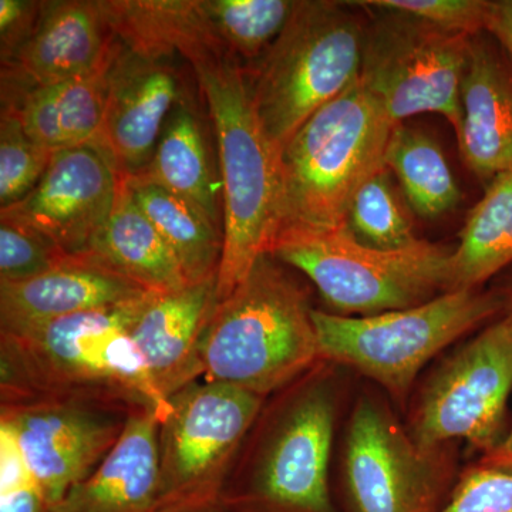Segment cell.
Masks as SVG:
<instances>
[{"mask_svg":"<svg viewBox=\"0 0 512 512\" xmlns=\"http://www.w3.org/2000/svg\"><path fill=\"white\" fill-rule=\"evenodd\" d=\"M104 6L126 45L183 56L207 103L222 177L220 302L271 252L281 228L278 154L259 123L247 64L212 32L195 0H104Z\"/></svg>","mask_w":512,"mask_h":512,"instance_id":"1","label":"cell"},{"mask_svg":"<svg viewBox=\"0 0 512 512\" xmlns=\"http://www.w3.org/2000/svg\"><path fill=\"white\" fill-rule=\"evenodd\" d=\"M148 295L113 308L2 329V404L92 400L146 407L163 423L173 406L154 386L130 336Z\"/></svg>","mask_w":512,"mask_h":512,"instance_id":"2","label":"cell"},{"mask_svg":"<svg viewBox=\"0 0 512 512\" xmlns=\"http://www.w3.org/2000/svg\"><path fill=\"white\" fill-rule=\"evenodd\" d=\"M282 265L272 254L259 256L215 305L201 340L207 382L265 397L320 359L308 291Z\"/></svg>","mask_w":512,"mask_h":512,"instance_id":"3","label":"cell"},{"mask_svg":"<svg viewBox=\"0 0 512 512\" xmlns=\"http://www.w3.org/2000/svg\"><path fill=\"white\" fill-rule=\"evenodd\" d=\"M394 126L382 101L360 79L313 114L279 153V231L346 224L357 192L386 168Z\"/></svg>","mask_w":512,"mask_h":512,"instance_id":"4","label":"cell"},{"mask_svg":"<svg viewBox=\"0 0 512 512\" xmlns=\"http://www.w3.org/2000/svg\"><path fill=\"white\" fill-rule=\"evenodd\" d=\"M365 29L348 2L296 0L274 45L247 66L259 123L278 157L313 114L359 79Z\"/></svg>","mask_w":512,"mask_h":512,"instance_id":"5","label":"cell"},{"mask_svg":"<svg viewBox=\"0 0 512 512\" xmlns=\"http://www.w3.org/2000/svg\"><path fill=\"white\" fill-rule=\"evenodd\" d=\"M269 254L308 276L342 315L367 316L413 308L447 292L453 249L419 239L387 251L363 244L343 224L282 229Z\"/></svg>","mask_w":512,"mask_h":512,"instance_id":"6","label":"cell"},{"mask_svg":"<svg viewBox=\"0 0 512 512\" xmlns=\"http://www.w3.org/2000/svg\"><path fill=\"white\" fill-rule=\"evenodd\" d=\"M500 312L503 293L458 289L413 308L359 318L313 309L312 320L320 359L352 367L402 397L430 359Z\"/></svg>","mask_w":512,"mask_h":512,"instance_id":"7","label":"cell"},{"mask_svg":"<svg viewBox=\"0 0 512 512\" xmlns=\"http://www.w3.org/2000/svg\"><path fill=\"white\" fill-rule=\"evenodd\" d=\"M264 399L207 380L174 394L173 410L160 424L158 488L151 512H218L234 458Z\"/></svg>","mask_w":512,"mask_h":512,"instance_id":"8","label":"cell"},{"mask_svg":"<svg viewBox=\"0 0 512 512\" xmlns=\"http://www.w3.org/2000/svg\"><path fill=\"white\" fill-rule=\"evenodd\" d=\"M352 3L370 10L360 82L382 101L394 123L439 114L458 136L461 86L473 37L444 32L397 10Z\"/></svg>","mask_w":512,"mask_h":512,"instance_id":"9","label":"cell"},{"mask_svg":"<svg viewBox=\"0 0 512 512\" xmlns=\"http://www.w3.org/2000/svg\"><path fill=\"white\" fill-rule=\"evenodd\" d=\"M335 394L309 384L285 407L251 473L228 485L218 512H333L329 461L335 429Z\"/></svg>","mask_w":512,"mask_h":512,"instance_id":"10","label":"cell"},{"mask_svg":"<svg viewBox=\"0 0 512 512\" xmlns=\"http://www.w3.org/2000/svg\"><path fill=\"white\" fill-rule=\"evenodd\" d=\"M512 390V319L504 315L467 342L431 377L412 440L431 454L463 439L483 453L500 443Z\"/></svg>","mask_w":512,"mask_h":512,"instance_id":"11","label":"cell"},{"mask_svg":"<svg viewBox=\"0 0 512 512\" xmlns=\"http://www.w3.org/2000/svg\"><path fill=\"white\" fill-rule=\"evenodd\" d=\"M133 410L92 400L3 403L0 424L18 440L50 511L103 463Z\"/></svg>","mask_w":512,"mask_h":512,"instance_id":"12","label":"cell"},{"mask_svg":"<svg viewBox=\"0 0 512 512\" xmlns=\"http://www.w3.org/2000/svg\"><path fill=\"white\" fill-rule=\"evenodd\" d=\"M120 174L99 143L53 153L42 180L23 200L3 208L0 220L39 232L70 256L92 251L109 221Z\"/></svg>","mask_w":512,"mask_h":512,"instance_id":"13","label":"cell"},{"mask_svg":"<svg viewBox=\"0 0 512 512\" xmlns=\"http://www.w3.org/2000/svg\"><path fill=\"white\" fill-rule=\"evenodd\" d=\"M345 441L346 490L355 512H436L439 478L383 406L357 404Z\"/></svg>","mask_w":512,"mask_h":512,"instance_id":"14","label":"cell"},{"mask_svg":"<svg viewBox=\"0 0 512 512\" xmlns=\"http://www.w3.org/2000/svg\"><path fill=\"white\" fill-rule=\"evenodd\" d=\"M184 97L173 55L128 46L121 40L96 141L120 177H134L146 170L171 111Z\"/></svg>","mask_w":512,"mask_h":512,"instance_id":"15","label":"cell"},{"mask_svg":"<svg viewBox=\"0 0 512 512\" xmlns=\"http://www.w3.org/2000/svg\"><path fill=\"white\" fill-rule=\"evenodd\" d=\"M104 0H52L29 39L2 62V104L35 87L77 79L107 62L119 46Z\"/></svg>","mask_w":512,"mask_h":512,"instance_id":"16","label":"cell"},{"mask_svg":"<svg viewBox=\"0 0 512 512\" xmlns=\"http://www.w3.org/2000/svg\"><path fill=\"white\" fill-rule=\"evenodd\" d=\"M218 278L150 293L130 328L158 392L170 400L204 375L201 340L217 305Z\"/></svg>","mask_w":512,"mask_h":512,"instance_id":"17","label":"cell"},{"mask_svg":"<svg viewBox=\"0 0 512 512\" xmlns=\"http://www.w3.org/2000/svg\"><path fill=\"white\" fill-rule=\"evenodd\" d=\"M461 106L457 138L468 170L485 184L512 171V60L481 35L470 42Z\"/></svg>","mask_w":512,"mask_h":512,"instance_id":"18","label":"cell"},{"mask_svg":"<svg viewBox=\"0 0 512 512\" xmlns=\"http://www.w3.org/2000/svg\"><path fill=\"white\" fill-rule=\"evenodd\" d=\"M147 293L93 256H70L59 268L29 281L0 282V323L2 329L20 328L124 305Z\"/></svg>","mask_w":512,"mask_h":512,"instance_id":"19","label":"cell"},{"mask_svg":"<svg viewBox=\"0 0 512 512\" xmlns=\"http://www.w3.org/2000/svg\"><path fill=\"white\" fill-rule=\"evenodd\" d=\"M160 420L146 407L131 412L120 440L92 476L49 512H151L158 488Z\"/></svg>","mask_w":512,"mask_h":512,"instance_id":"20","label":"cell"},{"mask_svg":"<svg viewBox=\"0 0 512 512\" xmlns=\"http://www.w3.org/2000/svg\"><path fill=\"white\" fill-rule=\"evenodd\" d=\"M120 47L121 39L110 59L94 72L30 89L2 109L15 111L30 140L50 153L94 143L103 127L111 66Z\"/></svg>","mask_w":512,"mask_h":512,"instance_id":"21","label":"cell"},{"mask_svg":"<svg viewBox=\"0 0 512 512\" xmlns=\"http://www.w3.org/2000/svg\"><path fill=\"white\" fill-rule=\"evenodd\" d=\"M87 256L147 292H170L190 285L173 251L134 200L124 177H120L119 194L109 221Z\"/></svg>","mask_w":512,"mask_h":512,"instance_id":"22","label":"cell"},{"mask_svg":"<svg viewBox=\"0 0 512 512\" xmlns=\"http://www.w3.org/2000/svg\"><path fill=\"white\" fill-rule=\"evenodd\" d=\"M124 178L134 200L173 251L188 284L218 278L224 249L222 228L191 202L140 175Z\"/></svg>","mask_w":512,"mask_h":512,"instance_id":"23","label":"cell"},{"mask_svg":"<svg viewBox=\"0 0 512 512\" xmlns=\"http://www.w3.org/2000/svg\"><path fill=\"white\" fill-rule=\"evenodd\" d=\"M138 175L191 202L222 228L218 187L208 163L204 133L187 96L171 111L150 164Z\"/></svg>","mask_w":512,"mask_h":512,"instance_id":"24","label":"cell"},{"mask_svg":"<svg viewBox=\"0 0 512 512\" xmlns=\"http://www.w3.org/2000/svg\"><path fill=\"white\" fill-rule=\"evenodd\" d=\"M450 258L448 291L478 289L512 264V171L485 184Z\"/></svg>","mask_w":512,"mask_h":512,"instance_id":"25","label":"cell"},{"mask_svg":"<svg viewBox=\"0 0 512 512\" xmlns=\"http://www.w3.org/2000/svg\"><path fill=\"white\" fill-rule=\"evenodd\" d=\"M384 164L399 180L404 197L420 217L447 214L463 198L443 150L420 128L396 124L387 143Z\"/></svg>","mask_w":512,"mask_h":512,"instance_id":"26","label":"cell"},{"mask_svg":"<svg viewBox=\"0 0 512 512\" xmlns=\"http://www.w3.org/2000/svg\"><path fill=\"white\" fill-rule=\"evenodd\" d=\"M212 32L247 66L258 63L281 35L296 0H195Z\"/></svg>","mask_w":512,"mask_h":512,"instance_id":"27","label":"cell"},{"mask_svg":"<svg viewBox=\"0 0 512 512\" xmlns=\"http://www.w3.org/2000/svg\"><path fill=\"white\" fill-rule=\"evenodd\" d=\"M346 225L363 244L379 249H402L419 241L413 222L394 190L387 168L377 173L353 198Z\"/></svg>","mask_w":512,"mask_h":512,"instance_id":"28","label":"cell"},{"mask_svg":"<svg viewBox=\"0 0 512 512\" xmlns=\"http://www.w3.org/2000/svg\"><path fill=\"white\" fill-rule=\"evenodd\" d=\"M53 153L30 140L18 114L2 109L0 117V205L8 208L42 180Z\"/></svg>","mask_w":512,"mask_h":512,"instance_id":"29","label":"cell"},{"mask_svg":"<svg viewBox=\"0 0 512 512\" xmlns=\"http://www.w3.org/2000/svg\"><path fill=\"white\" fill-rule=\"evenodd\" d=\"M70 255L23 225L0 220V282H23L59 268Z\"/></svg>","mask_w":512,"mask_h":512,"instance_id":"30","label":"cell"},{"mask_svg":"<svg viewBox=\"0 0 512 512\" xmlns=\"http://www.w3.org/2000/svg\"><path fill=\"white\" fill-rule=\"evenodd\" d=\"M375 8L397 10L434 28L474 37L487 32L493 0H369Z\"/></svg>","mask_w":512,"mask_h":512,"instance_id":"31","label":"cell"},{"mask_svg":"<svg viewBox=\"0 0 512 512\" xmlns=\"http://www.w3.org/2000/svg\"><path fill=\"white\" fill-rule=\"evenodd\" d=\"M0 512H49L18 440L0 426Z\"/></svg>","mask_w":512,"mask_h":512,"instance_id":"32","label":"cell"},{"mask_svg":"<svg viewBox=\"0 0 512 512\" xmlns=\"http://www.w3.org/2000/svg\"><path fill=\"white\" fill-rule=\"evenodd\" d=\"M437 512H512V473L478 464Z\"/></svg>","mask_w":512,"mask_h":512,"instance_id":"33","label":"cell"},{"mask_svg":"<svg viewBox=\"0 0 512 512\" xmlns=\"http://www.w3.org/2000/svg\"><path fill=\"white\" fill-rule=\"evenodd\" d=\"M43 2L0 0V57L6 62L35 29Z\"/></svg>","mask_w":512,"mask_h":512,"instance_id":"34","label":"cell"},{"mask_svg":"<svg viewBox=\"0 0 512 512\" xmlns=\"http://www.w3.org/2000/svg\"><path fill=\"white\" fill-rule=\"evenodd\" d=\"M487 33L512 60V0H493Z\"/></svg>","mask_w":512,"mask_h":512,"instance_id":"35","label":"cell"},{"mask_svg":"<svg viewBox=\"0 0 512 512\" xmlns=\"http://www.w3.org/2000/svg\"><path fill=\"white\" fill-rule=\"evenodd\" d=\"M480 466L497 468V470L512 473V429L504 440H501L493 450L485 453L480 460Z\"/></svg>","mask_w":512,"mask_h":512,"instance_id":"36","label":"cell"},{"mask_svg":"<svg viewBox=\"0 0 512 512\" xmlns=\"http://www.w3.org/2000/svg\"><path fill=\"white\" fill-rule=\"evenodd\" d=\"M504 296V315L512 319V286L508 291L503 292Z\"/></svg>","mask_w":512,"mask_h":512,"instance_id":"37","label":"cell"}]
</instances>
